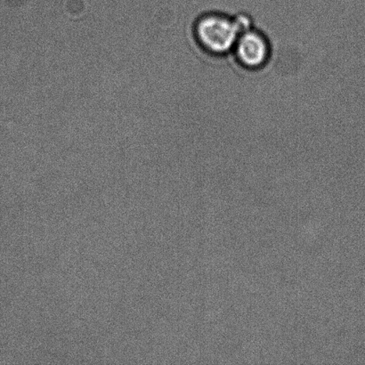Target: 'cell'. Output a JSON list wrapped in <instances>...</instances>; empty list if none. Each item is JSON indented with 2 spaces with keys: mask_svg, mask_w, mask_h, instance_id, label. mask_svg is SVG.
Instances as JSON below:
<instances>
[{
  "mask_svg": "<svg viewBox=\"0 0 365 365\" xmlns=\"http://www.w3.org/2000/svg\"><path fill=\"white\" fill-rule=\"evenodd\" d=\"M231 56L242 70L247 73H259L269 66L273 45L270 38L254 25L241 32Z\"/></svg>",
  "mask_w": 365,
  "mask_h": 365,
  "instance_id": "obj_2",
  "label": "cell"
},
{
  "mask_svg": "<svg viewBox=\"0 0 365 365\" xmlns=\"http://www.w3.org/2000/svg\"><path fill=\"white\" fill-rule=\"evenodd\" d=\"M238 14L220 10L204 11L193 21L191 36L193 44L210 58L231 56L241 32L247 30Z\"/></svg>",
  "mask_w": 365,
  "mask_h": 365,
  "instance_id": "obj_1",
  "label": "cell"
}]
</instances>
